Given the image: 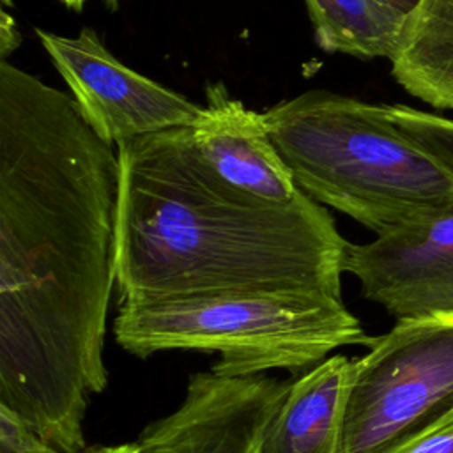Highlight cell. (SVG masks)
Returning <instances> with one entry per match:
<instances>
[{"instance_id":"obj_1","label":"cell","mask_w":453,"mask_h":453,"mask_svg":"<svg viewBox=\"0 0 453 453\" xmlns=\"http://www.w3.org/2000/svg\"><path fill=\"white\" fill-rule=\"evenodd\" d=\"M120 157L74 97L0 62V403L65 453L108 382Z\"/></svg>"},{"instance_id":"obj_2","label":"cell","mask_w":453,"mask_h":453,"mask_svg":"<svg viewBox=\"0 0 453 453\" xmlns=\"http://www.w3.org/2000/svg\"><path fill=\"white\" fill-rule=\"evenodd\" d=\"M120 301L235 292L342 297L345 246L326 205L242 196L198 159L188 127L120 142Z\"/></svg>"},{"instance_id":"obj_3","label":"cell","mask_w":453,"mask_h":453,"mask_svg":"<svg viewBox=\"0 0 453 453\" xmlns=\"http://www.w3.org/2000/svg\"><path fill=\"white\" fill-rule=\"evenodd\" d=\"M303 193L380 234L453 196V175L372 104L310 90L264 111Z\"/></svg>"},{"instance_id":"obj_4","label":"cell","mask_w":453,"mask_h":453,"mask_svg":"<svg viewBox=\"0 0 453 453\" xmlns=\"http://www.w3.org/2000/svg\"><path fill=\"white\" fill-rule=\"evenodd\" d=\"M117 343L138 357L163 350L218 354L211 372L303 375L343 345H372L342 297L319 292H235L120 301Z\"/></svg>"},{"instance_id":"obj_5","label":"cell","mask_w":453,"mask_h":453,"mask_svg":"<svg viewBox=\"0 0 453 453\" xmlns=\"http://www.w3.org/2000/svg\"><path fill=\"white\" fill-rule=\"evenodd\" d=\"M453 411V315L396 320L354 359L345 453H391Z\"/></svg>"},{"instance_id":"obj_6","label":"cell","mask_w":453,"mask_h":453,"mask_svg":"<svg viewBox=\"0 0 453 453\" xmlns=\"http://www.w3.org/2000/svg\"><path fill=\"white\" fill-rule=\"evenodd\" d=\"M90 126L108 142L191 127L205 106L143 76L113 57L85 28L74 37L35 30Z\"/></svg>"},{"instance_id":"obj_7","label":"cell","mask_w":453,"mask_h":453,"mask_svg":"<svg viewBox=\"0 0 453 453\" xmlns=\"http://www.w3.org/2000/svg\"><path fill=\"white\" fill-rule=\"evenodd\" d=\"M343 271L396 320L453 315V196L370 242H347Z\"/></svg>"},{"instance_id":"obj_8","label":"cell","mask_w":453,"mask_h":453,"mask_svg":"<svg viewBox=\"0 0 453 453\" xmlns=\"http://www.w3.org/2000/svg\"><path fill=\"white\" fill-rule=\"evenodd\" d=\"M288 386L260 375L191 373L180 405L149 423L136 442L142 453H258L264 426Z\"/></svg>"},{"instance_id":"obj_9","label":"cell","mask_w":453,"mask_h":453,"mask_svg":"<svg viewBox=\"0 0 453 453\" xmlns=\"http://www.w3.org/2000/svg\"><path fill=\"white\" fill-rule=\"evenodd\" d=\"M203 117L189 129L193 149L223 186L265 203H290L303 191L271 140L264 113L230 97L223 85L207 88Z\"/></svg>"},{"instance_id":"obj_10","label":"cell","mask_w":453,"mask_h":453,"mask_svg":"<svg viewBox=\"0 0 453 453\" xmlns=\"http://www.w3.org/2000/svg\"><path fill=\"white\" fill-rule=\"evenodd\" d=\"M354 359L336 354L290 382L264 426L258 453H345Z\"/></svg>"},{"instance_id":"obj_11","label":"cell","mask_w":453,"mask_h":453,"mask_svg":"<svg viewBox=\"0 0 453 453\" xmlns=\"http://www.w3.org/2000/svg\"><path fill=\"white\" fill-rule=\"evenodd\" d=\"M389 60L395 80L411 96L453 110V0H419Z\"/></svg>"},{"instance_id":"obj_12","label":"cell","mask_w":453,"mask_h":453,"mask_svg":"<svg viewBox=\"0 0 453 453\" xmlns=\"http://www.w3.org/2000/svg\"><path fill=\"white\" fill-rule=\"evenodd\" d=\"M317 42L331 53L391 58L407 14L384 0H304Z\"/></svg>"},{"instance_id":"obj_13","label":"cell","mask_w":453,"mask_h":453,"mask_svg":"<svg viewBox=\"0 0 453 453\" xmlns=\"http://www.w3.org/2000/svg\"><path fill=\"white\" fill-rule=\"evenodd\" d=\"M389 119L453 175V119L403 104H386Z\"/></svg>"},{"instance_id":"obj_14","label":"cell","mask_w":453,"mask_h":453,"mask_svg":"<svg viewBox=\"0 0 453 453\" xmlns=\"http://www.w3.org/2000/svg\"><path fill=\"white\" fill-rule=\"evenodd\" d=\"M0 453H65L50 444L16 411L0 403Z\"/></svg>"},{"instance_id":"obj_15","label":"cell","mask_w":453,"mask_h":453,"mask_svg":"<svg viewBox=\"0 0 453 453\" xmlns=\"http://www.w3.org/2000/svg\"><path fill=\"white\" fill-rule=\"evenodd\" d=\"M391 453H453V423L441 419Z\"/></svg>"},{"instance_id":"obj_16","label":"cell","mask_w":453,"mask_h":453,"mask_svg":"<svg viewBox=\"0 0 453 453\" xmlns=\"http://www.w3.org/2000/svg\"><path fill=\"white\" fill-rule=\"evenodd\" d=\"M0 55H2V60H7V55L9 51H12L16 46H18V32L14 28V19L9 16V12L5 9H2V23H0Z\"/></svg>"},{"instance_id":"obj_17","label":"cell","mask_w":453,"mask_h":453,"mask_svg":"<svg viewBox=\"0 0 453 453\" xmlns=\"http://www.w3.org/2000/svg\"><path fill=\"white\" fill-rule=\"evenodd\" d=\"M81 453H142V448L134 441V442H124V444L106 446V448H99V449H92V451H81Z\"/></svg>"},{"instance_id":"obj_18","label":"cell","mask_w":453,"mask_h":453,"mask_svg":"<svg viewBox=\"0 0 453 453\" xmlns=\"http://www.w3.org/2000/svg\"><path fill=\"white\" fill-rule=\"evenodd\" d=\"M384 2H386V4H389L391 7L398 9L400 12L409 14V12L418 5V2H419V0H384Z\"/></svg>"},{"instance_id":"obj_19","label":"cell","mask_w":453,"mask_h":453,"mask_svg":"<svg viewBox=\"0 0 453 453\" xmlns=\"http://www.w3.org/2000/svg\"><path fill=\"white\" fill-rule=\"evenodd\" d=\"M67 7H71V9H76V11H80L81 9V5H83V2L85 0H62ZM110 4H115V0H108Z\"/></svg>"},{"instance_id":"obj_20","label":"cell","mask_w":453,"mask_h":453,"mask_svg":"<svg viewBox=\"0 0 453 453\" xmlns=\"http://www.w3.org/2000/svg\"><path fill=\"white\" fill-rule=\"evenodd\" d=\"M442 421H448V423H453V411L449 412V414H446L444 418H442Z\"/></svg>"}]
</instances>
